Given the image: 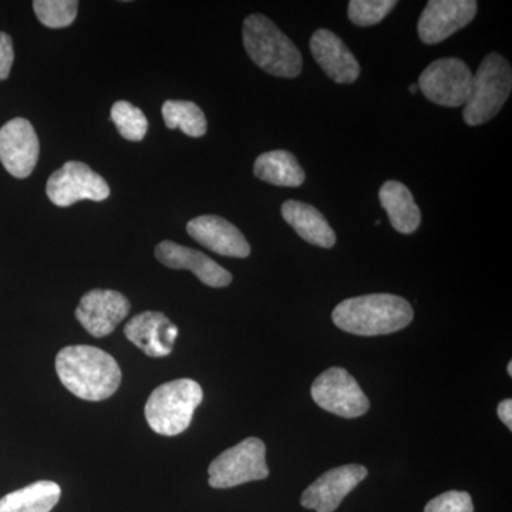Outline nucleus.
<instances>
[{
	"instance_id": "obj_10",
	"label": "nucleus",
	"mask_w": 512,
	"mask_h": 512,
	"mask_svg": "<svg viewBox=\"0 0 512 512\" xmlns=\"http://www.w3.org/2000/svg\"><path fill=\"white\" fill-rule=\"evenodd\" d=\"M476 0H430L421 13L419 36L426 45H437L476 18Z\"/></svg>"
},
{
	"instance_id": "obj_11",
	"label": "nucleus",
	"mask_w": 512,
	"mask_h": 512,
	"mask_svg": "<svg viewBox=\"0 0 512 512\" xmlns=\"http://www.w3.org/2000/svg\"><path fill=\"white\" fill-rule=\"evenodd\" d=\"M39 138L26 119H13L0 128V163L15 178H28L39 160Z\"/></svg>"
},
{
	"instance_id": "obj_30",
	"label": "nucleus",
	"mask_w": 512,
	"mask_h": 512,
	"mask_svg": "<svg viewBox=\"0 0 512 512\" xmlns=\"http://www.w3.org/2000/svg\"><path fill=\"white\" fill-rule=\"evenodd\" d=\"M508 376H512V362L508 363Z\"/></svg>"
},
{
	"instance_id": "obj_3",
	"label": "nucleus",
	"mask_w": 512,
	"mask_h": 512,
	"mask_svg": "<svg viewBox=\"0 0 512 512\" xmlns=\"http://www.w3.org/2000/svg\"><path fill=\"white\" fill-rule=\"evenodd\" d=\"M242 39L248 56L264 72L284 79L301 74L303 62L298 47L266 16H248Z\"/></svg>"
},
{
	"instance_id": "obj_26",
	"label": "nucleus",
	"mask_w": 512,
	"mask_h": 512,
	"mask_svg": "<svg viewBox=\"0 0 512 512\" xmlns=\"http://www.w3.org/2000/svg\"><path fill=\"white\" fill-rule=\"evenodd\" d=\"M424 512H474L473 500L464 491H447L433 498Z\"/></svg>"
},
{
	"instance_id": "obj_15",
	"label": "nucleus",
	"mask_w": 512,
	"mask_h": 512,
	"mask_svg": "<svg viewBox=\"0 0 512 512\" xmlns=\"http://www.w3.org/2000/svg\"><path fill=\"white\" fill-rule=\"evenodd\" d=\"M156 256L161 264L171 269H185L197 276L202 284L211 288H225L232 282V275L227 269L218 265L210 256L197 249L183 247L171 241H163L157 245Z\"/></svg>"
},
{
	"instance_id": "obj_22",
	"label": "nucleus",
	"mask_w": 512,
	"mask_h": 512,
	"mask_svg": "<svg viewBox=\"0 0 512 512\" xmlns=\"http://www.w3.org/2000/svg\"><path fill=\"white\" fill-rule=\"evenodd\" d=\"M165 126L170 130L180 128L184 134L190 137H202L207 133V119L204 111L185 100H168L163 106Z\"/></svg>"
},
{
	"instance_id": "obj_24",
	"label": "nucleus",
	"mask_w": 512,
	"mask_h": 512,
	"mask_svg": "<svg viewBox=\"0 0 512 512\" xmlns=\"http://www.w3.org/2000/svg\"><path fill=\"white\" fill-rule=\"evenodd\" d=\"M37 19L50 29H62L76 20L79 2L76 0H35L33 2Z\"/></svg>"
},
{
	"instance_id": "obj_9",
	"label": "nucleus",
	"mask_w": 512,
	"mask_h": 512,
	"mask_svg": "<svg viewBox=\"0 0 512 512\" xmlns=\"http://www.w3.org/2000/svg\"><path fill=\"white\" fill-rule=\"evenodd\" d=\"M46 194L57 207H70L84 200H107L110 197V187L89 165L80 161H69L50 175Z\"/></svg>"
},
{
	"instance_id": "obj_1",
	"label": "nucleus",
	"mask_w": 512,
	"mask_h": 512,
	"mask_svg": "<svg viewBox=\"0 0 512 512\" xmlns=\"http://www.w3.org/2000/svg\"><path fill=\"white\" fill-rule=\"evenodd\" d=\"M56 372L70 393L89 402L109 399L121 383L117 360L94 346H67L60 350Z\"/></svg>"
},
{
	"instance_id": "obj_23",
	"label": "nucleus",
	"mask_w": 512,
	"mask_h": 512,
	"mask_svg": "<svg viewBox=\"0 0 512 512\" xmlns=\"http://www.w3.org/2000/svg\"><path fill=\"white\" fill-rule=\"evenodd\" d=\"M111 120L128 141H141L148 131L147 117L143 111L126 100L117 101L111 107Z\"/></svg>"
},
{
	"instance_id": "obj_6",
	"label": "nucleus",
	"mask_w": 512,
	"mask_h": 512,
	"mask_svg": "<svg viewBox=\"0 0 512 512\" xmlns=\"http://www.w3.org/2000/svg\"><path fill=\"white\" fill-rule=\"evenodd\" d=\"M208 474L211 487L220 490L265 480L269 476V468L264 441L249 437L228 448L212 461Z\"/></svg>"
},
{
	"instance_id": "obj_2",
	"label": "nucleus",
	"mask_w": 512,
	"mask_h": 512,
	"mask_svg": "<svg viewBox=\"0 0 512 512\" xmlns=\"http://www.w3.org/2000/svg\"><path fill=\"white\" fill-rule=\"evenodd\" d=\"M412 305L392 293H372L346 299L332 313L339 329L357 336H380L399 332L412 323Z\"/></svg>"
},
{
	"instance_id": "obj_16",
	"label": "nucleus",
	"mask_w": 512,
	"mask_h": 512,
	"mask_svg": "<svg viewBox=\"0 0 512 512\" xmlns=\"http://www.w3.org/2000/svg\"><path fill=\"white\" fill-rule=\"evenodd\" d=\"M127 339L150 357H165L174 349L178 329L161 312H143L128 320Z\"/></svg>"
},
{
	"instance_id": "obj_7",
	"label": "nucleus",
	"mask_w": 512,
	"mask_h": 512,
	"mask_svg": "<svg viewBox=\"0 0 512 512\" xmlns=\"http://www.w3.org/2000/svg\"><path fill=\"white\" fill-rule=\"evenodd\" d=\"M311 393L320 409L345 419L363 416L370 407L355 377L342 367H330L316 377Z\"/></svg>"
},
{
	"instance_id": "obj_12",
	"label": "nucleus",
	"mask_w": 512,
	"mask_h": 512,
	"mask_svg": "<svg viewBox=\"0 0 512 512\" xmlns=\"http://www.w3.org/2000/svg\"><path fill=\"white\" fill-rule=\"evenodd\" d=\"M366 477L367 468L359 464H348L326 471L303 491L302 507L316 512L336 511Z\"/></svg>"
},
{
	"instance_id": "obj_19",
	"label": "nucleus",
	"mask_w": 512,
	"mask_h": 512,
	"mask_svg": "<svg viewBox=\"0 0 512 512\" xmlns=\"http://www.w3.org/2000/svg\"><path fill=\"white\" fill-rule=\"evenodd\" d=\"M379 200L389 215L390 224L400 234H413L420 227V208L406 185L399 181H386L380 188Z\"/></svg>"
},
{
	"instance_id": "obj_4",
	"label": "nucleus",
	"mask_w": 512,
	"mask_h": 512,
	"mask_svg": "<svg viewBox=\"0 0 512 512\" xmlns=\"http://www.w3.org/2000/svg\"><path fill=\"white\" fill-rule=\"evenodd\" d=\"M202 397L204 393L195 380L178 379L161 384L150 394L144 409L148 426L161 436H178L190 427Z\"/></svg>"
},
{
	"instance_id": "obj_21",
	"label": "nucleus",
	"mask_w": 512,
	"mask_h": 512,
	"mask_svg": "<svg viewBox=\"0 0 512 512\" xmlns=\"http://www.w3.org/2000/svg\"><path fill=\"white\" fill-rule=\"evenodd\" d=\"M62 488L53 481H37L0 498V512H50L59 503Z\"/></svg>"
},
{
	"instance_id": "obj_14",
	"label": "nucleus",
	"mask_w": 512,
	"mask_h": 512,
	"mask_svg": "<svg viewBox=\"0 0 512 512\" xmlns=\"http://www.w3.org/2000/svg\"><path fill=\"white\" fill-rule=\"evenodd\" d=\"M187 232L202 247L229 258H248L251 254L247 238L225 218L202 215L187 224Z\"/></svg>"
},
{
	"instance_id": "obj_28",
	"label": "nucleus",
	"mask_w": 512,
	"mask_h": 512,
	"mask_svg": "<svg viewBox=\"0 0 512 512\" xmlns=\"http://www.w3.org/2000/svg\"><path fill=\"white\" fill-rule=\"evenodd\" d=\"M498 416H500L501 421L508 427V429L512 430V400L507 399L503 400L498 406Z\"/></svg>"
},
{
	"instance_id": "obj_18",
	"label": "nucleus",
	"mask_w": 512,
	"mask_h": 512,
	"mask_svg": "<svg viewBox=\"0 0 512 512\" xmlns=\"http://www.w3.org/2000/svg\"><path fill=\"white\" fill-rule=\"evenodd\" d=\"M281 211L286 224L291 225L296 234L309 244L326 249L336 244L335 231L313 205L289 200L284 202Z\"/></svg>"
},
{
	"instance_id": "obj_29",
	"label": "nucleus",
	"mask_w": 512,
	"mask_h": 512,
	"mask_svg": "<svg viewBox=\"0 0 512 512\" xmlns=\"http://www.w3.org/2000/svg\"><path fill=\"white\" fill-rule=\"evenodd\" d=\"M410 93L416 94L417 90H419V86H416V84H412V86L409 87Z\"/></svg>"
},
{
	"instance_id": "obj_25",
	"label": "nucleus",
	"mask_w": 512,
	"mask_h": 512,
	"mask_svg": "<svg viewBox=\"0 0 512 512\" xmlns=\"http://www.w3.org/2000/svg\"><path fill=\"white\" fill-rule=\"evenodd\" d=\"M396 5V0H352L349 19L360 28H369L382 22Z\"/></svg>"
},
{
	"instance_id": "obj_5",
	"label": "nucleus",
	"mask_w": 512,
	"mask_h": 512,
	"mask_svg": "<svg viewBox=\"0 0 512 512\" xmlns=\"http://www.w3.org/2000/svg\"><path fill=\"white\" fill-rule=\"evenodd\" d=\"M511 90L512 70L507 59L498 53L485 56L471 82L464 121L471 127L488 123L503 109Z\"/></svg>"
},
{
	"instance_id": "obj_27",
	"label": "nucleus",
	"mask_w": 512,
	"mask_h": 512,
	"mask_svg": "<svg viewBox=\"0 0 512 512\" xmlns=\"http://www.w3.org/2000/svg\"><path fill=\"white\" fill-rule=\"evenodd\" d=\"M15 52L9 35L0 32V80H6L12 70Z\"/></svg>"
},
{
	"instance_id": "obj_13",
	"label": "nucleus",
	"mask_w": 512,
	"mask_h": 512,
	"mask_svg": "<svg viewBox=\"0 0 512 512\" xmlns=\"http://www.w3.org/2000/svg\"><path fill=\"white\" fill-rule=\"evenodd\" d=\"M130 308V302L123 293L93 289L83 296L77 306L76 318L94 338H104L127 318Z\"/></svg>"
},
{
	"instance_id": "obj_20",
	"label": "nucleus",
	"mask_w": 512,
	"mask_h": 512,
	"mask_svg": "<svg viewBox=\"0 0 512 512\" xmlns=\"http://www.w3.org/2000/svg\"><path fill=\"white\" fill-rule=\"evenodd\" d=\"M254 174L276 187L296 188L305 183V171L292 153L285 150L268 151L256 158Z\"/></svg>"
},
{
	"instance_id": "obj_8",
	"label": "nucleus",
	"mask_w": 512,
	"mask_h": 512,
	"mask_svg": "<svg viewBox=\"0 0 512 512\" xmlns=\"http://www.w3.org/2000/svg\"><path fill=\"white\" fill-rule=\"evenodd\" d=\"M473 73L463 60L456 57L439 59L421 73L419 89L439 106L456 109L466 104L470 96Z\"/></svg>"
},
{
	"instance_id": "obj_17",
	"label": "nucleus",
	"mask_w": 512,
	"mask_h": 512,
	"mask_svg": "<svg viewBox=\"0 0 512 512\" xmlns=\"http://www.w3.org/2000/svg\"><path fill=\"white\" fill-rule=\"evenodd\" d=\"M311 52L316 62L333 82L355 83L360 76V64L339 36L328 29L313 33Z\"/></svg>"
}]
</instances>
